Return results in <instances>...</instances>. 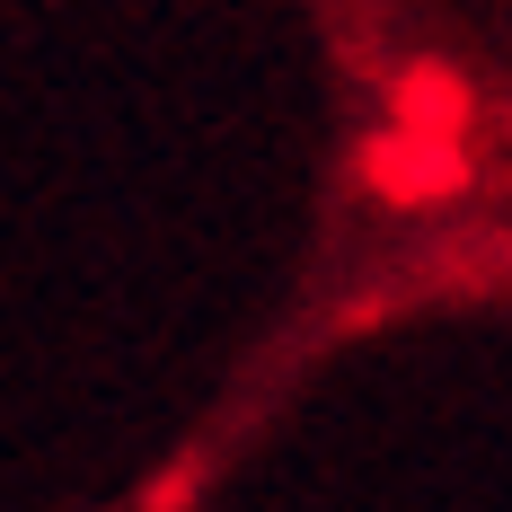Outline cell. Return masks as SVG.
<instances>
[{"label": "cell", "instance_id": "1", "mask_svg": "<svg viewBox=\"0 0 512 512\" xmlns=\"http://www.w3.org/2000/svg\"><path fill=\"white\" fill-rule=\"evenodd\" d=\"M362 177H371V195H389V204H451L468 186V151L460 142H424V133H380L371 151H362Z\"/></svg>", "mask_w": 512, "mask_h": 512}, {"label": "cell", "instance_id": "2", "mask_svg": "<svg viewBox=\"0 0 512 512\" xmlns=\"http://www.w3.org/2000/svg\"><path fill=\"white\" fill-rule=\"evenodd\" d=\"M468 115H477V98H468V80L451 71V62H415V71H398V98H389V124H398V133L468 142Z\"/></svg>", "mask_w": 512, "mask_h": 512}]
</instances>
